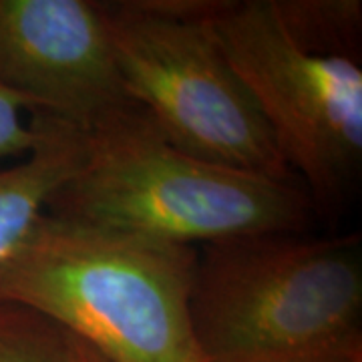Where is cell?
Instances as JSON below:
<instances>
[{
  "label": "cell",
  "instance_id": "obj_1",
  "mask_svg": "<svg viewBox=\"0 0 362 362\" xmlns=\"http://www.w3.org/2000/svg\"><path fill=\"white\" fill-rule=\"evenodd\" d=\"M197 247L42 214L0 262V300L107 362H204L189 320Z\"/></svg>",
  "mask_w": 362,
  "mask_h": 362
},
{
  "label": "cell",
  "instance_id": "obj_2",
  "mask_svg": "<svg viewBox=\"0 0 362 362\" xmlns=\"http://www.w3.org/2000/svg\"><path fill=\"white\" fill-rule=\"evenodd\" d=\"M73 175L47 214L195 246L258 233H304L316 218L300 181L195 157L135 101L87 131Z\"/></svg>",
  "mask_w": 362,
  "mask_h": 362
},
{
  "label": "cell",
  "instance_id": "obj_3",
  "mask_svg": "<svg viewBox=\"0 0 362 362\" xmlns=\"http://www.w3.org/2000/svg\"><path fill=\"white\" fill-rule=\"evenodd\" d=\"M189 320L204 362H362L361 235L206 244Z\"/></svg>",
  "mask_w": 362,
  "mask_h": 362
},
{
  "label": "cell",
  "instance_id": "obj_4",
  "mask_svg": "<svg viewBox=\"0 0 362 362\" xmlns=\"http://www.w3.org/2000/svg\"><path fill=\"white\" fill-rule=\"evenodd\" d=\"M207 25L316 218L338 220L362 173L361 63L298 47L270 0H220Z\"/></svg>",
  "mask_w": 362,
  "mask_h": 362
},
{
  "label": "cell",
  "instance_id": "obj_5",
  "mask_svg": "<svg viewBox=\"0 0 362 362\" xmlns=\"http://www.w3.org/2000/svg\"><path fill=\"white\" fill-rule=\"evenodd\" d=\"M99 8L129 99L169 141L220 165L298 181L207 23L173 18L147 0Z\"/></svg>",
  "mask_w": 362,
  "mask_h": 362
},
{
  "label": "cell",
  "instance_id": "obj_6",
  "mask_svg": "<svg viewBox=\"0 0 362 362\" xmlns=\"http://www.w3.org/2000/svg\"><path fill=\"white\" fill-rule=\"evenodd\" d=\"M0 87L78 131L131 103L93 0H0Z\"/></svg>",
  "mask_w": 362,
  "mask_h": 362
},
{
  "label": "cell",
  "instance_id": "obj_7",
  "mask_svg": "<svg viewBox=\"0 0 362 362\" xmlns=\"http://www.w3.org/2000/svg\"><path fill=\"white\" fill-rule=\"evenodd\" d=\"M39 143L13 165L0 168V262L47 211L54 192L77 169L81 131L45 113H30Z\"/></svg>",
  "mask_w": 362,
  "mask_h": 362
},
{
  "label": "cell",
  "instance_id": "obj_8",
  "mask_svg": "<svg viewBox=\"0 0 362 362\" xmlns=\"http://www.w3.org/2000/svg\"><path fill=\"white\" fill-rule=\"evenodd\" d=\"M286 35L304 51L361 59V0H270Z\"/></svg>",
  "mask_w": 362,
  "mask_h": 362
},
{
  "label": "cell",
  "instance_id": "obj_9",
  "mask_svg": "<svg viewBox=\"0 0 362 362\" xmlns=\"http://www.w3.org/2000/svg\"><path fill=\"white\" fill-rule=\"evenodd\" d=\"M0 362H73V337L39 314L0 300Z\"/></svg>",
  "mask_w": 362,
  "mask_h": 362
},
{
  "label": "cell",
  "instance_id": "obj_10",
  "mask_svg": "<svg viewBox=\"0 0 362 362\" xmlns=\"http://www.w3.org/2000/svg\"><path fill=\"white\" fill-rule=\"evenodd\" d=\"M26 113H30L28 105L0 87V161L28 156L39 143V129L33 117L26 121Z\"/></svg>",
  "mask_w": 362,
  "mask_h": 362
},
{
  "label": "cell",
  "instance_id": "obj_11",
  "mask_svg": "<svg viewBox=\"0 0 362 362\" xmlns=\"http://www.w3.org/2000/svg\"><path fill=\"white\" fill-rule=\"evenodd\" d=\"M73 362H107L101 356L97 354L95 350L89 349L85 342H81L77 338L73 337Z\"/></svg>",
  "mask_w": 362,
  "mask_h": 362
}]
</instances>
